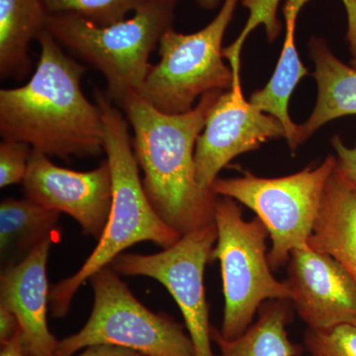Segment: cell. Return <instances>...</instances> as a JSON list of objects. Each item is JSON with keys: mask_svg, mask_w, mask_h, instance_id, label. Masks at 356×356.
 I'll return each mask as SVG.
<instances>
[{"mask_svg": "<svg viewBox=\"0 0 356 356\" xmlns=\"http://www.w3.org/2000/svg\"><path fill=\"white\" fill-rule=\"evenodd\" d=\"M280 138L286 139L282 124L245 99L241 74H234L232 88L220 95L196 143L199 185L211 191L218 175L234 159Z\"/></svg>", "mask_w": 356, "mask_h": 356, "instance_id": "obj_10", "label": "cell"}, {"mask_svg": "<svg viewBox=\"0 0 356 356\" xmlns=\"http://www.w3.org/2000/svg\"><path fill=\"white\" fill-rule=\"evenodd\" d=\"M291 300L264 302L254 324L235 339H225L212 327V341L220 348L217 356H301L303 348L292 343L287 325L293 316Z\"/></svg>", "mask_w": 356, "mask_h": 356, "instance_id": "obj_17", "label": "cell"}, {"mask_svg": "<svg viewBox=\"0 0 356 356\" xmlns=\"http://www.w3.org/2000/svg\"><path fill=\"white\" fill-rule=\"evenodd\" d=\"M222 92L203 95L193 109L182 114L163 113L137 92L119 105L133 129L134 153L144 173L147 197L181 236L215 222L218 196L198 184L195 147Z\"/></svg>", "mask_w": 356, "mask_h": 356, "instance_id": "obj_2", "label": "cell"}, {"mask_svg": "<svg viewBox=\"0 0 356 356\" xmlns=\"http://www.w3.org/2000/svg\"><path fill=\"white\" fill-rule=\"evenodd\" d=\"M298 15L294 13H284L286 31L277 65L268 83L264 88L254 91L250 99L257 109L273 115L280 121L286 131L287 143L293 153L298 149L299 125L292 121L288 106L293 91L301 79L308 74V70L302 63L295 44V28Z\"/></svg>", "mask_w": 356, "mask_h": 356, "instance_id": "obj_19", "label": "cell"}, {"mask_svg": "<svg viewBox=\"0 0 356 356\" xmlns=\"http://www.w3.org/2000/svg\"><path fill=\"white\" fill-rule=\"evenodd\" d=\"M37 69L20 88L0 90V134L19 140L48 156L70 161L104 151L102 109L81 89L86 67L67 56L44 30Z\"/></svg>", "mask_w": 356, "mask_h": 356, "instance_id": "obj_1", "label": "cell"}, {"mask_svg": "<svg viewBox=\"0 0 356 356\" xmlns=\"http://www.w3.org/2000/svg\"><path fill=\"white\" fill-rule=\"evenodd\" d=\"M337 166L334 156L287 177H218L211 191L254 211L271 240L268 261L273 270L286 266L293 250L308 245L320 213L325 186Z\"/></svg>", "mask_w": 356, "mask_h": 356, "instance_id": "obj_6", "label": "cell"}, {"mask_svg": "<svg viewBox=\"0 0 356 356\" xmlns=\"http://www.w3.org/2000/svg\"><path fill=\"white\" fill-rule=\"evenodd\" d=\"M95 96L96 104L102 111L104 152L111 168V210L97 247L83 266L74 275L51 286V314L57 318L67 315L72 299L81 285L109 266L124 250L142 242L170 248L181 238L159 216L147 197L129 135L127 119L106 95L97 91Z\"/></svg>", "mask_w": 356, "mask_h": 356, "instance_id": "obj_3", "label": "cell"}, {"mask_svg": "<svg viewBox=\"0 0 356 356\" xmlns=\"http://www.w3.org/2000/svg\"><path fill=\"white\" fill-rule=\"evenodd\" d=\"M20 332L17 318L6 309L0 308V343H8Z\"/></svg>", "mask_w": 356, "mask_h": 356, "instance_id": "obj_25", "label": "cell"}, {"mask_svg": "<svg viewBox=\"0 0 356 356\" xmlns=\"http://www.w3.org/2000/svg\"><path fill=\"white\" fill-rule=\"evenodd\" d=\"M350 65L356 69V58H353V60H350Z\"/></svg>", "mask_w": 356, "mask_h": 356, "instance_id": "obj_30", "label": "cell"}, {"mask_svg": "<svg viewBox=\"0 0 356 356\" xmlns=\"http://www.w3.org/2000/svg\"><path fill=\"white\" fill-rule=\"evenodd\" d=\"M243 6L250 10V17L243 28L242 33L233 44L222 51L224 58L228 60L229 67L235 74H241V53L245 39L259 25L266 27L267 38L274 41L281 30L277 18V9L280 0H240Z\"/></svg>", "mask_w": 356, "mask_h": 356, "instance_id": "obj_21", "label": "cell"}, {"mask_svg": "<svg viewBox=\"0 0 356 356\" xmlns=\"http://www.w3.org/2000/svg\"><path fill=\"white\" fill-rule=\"evenodd\" d=\"M304 344L312 356H356V323L329 329L308 327Z\"/></svg>", "mask_w": 356, "mask_h": 356, "instance_id": "obj_22", "label": "cell"}, {"mask_svg": "<svg viewBox=\"0 0 356 356\" xmlns=\"http://www.w3.org/2000/svg\"><path fill=\"white\" fill-rule=\"evenodd\" d=\"M74 356V355H72ZM76 356H145L137 351L120 348V346H109V344H97L84 348L81 355Z\"/></svg>", "mask_w": 356, "mask_h": 356, "instance_id": "obj_26", "label": "cell"}, {"mask_svg": "<svg viewBox=\"0 0 356 356\" xmlns=\"http://www.w3.org/2000/svg\"><path fill=\"white\" fill-rule=\"evenodd\" d=\"M311 58L315 65L318 99L305 123L299 125L298 147L327 122L356 115V69L337 58L324 39L313 37Z\"/></svg>", "mask_w": 356, "mask_h": 356, "instance_id": "obj_15", "label": "cell"}, {"mask_svg": "<svg viewBox=\"0 0 356 356\" xmlns=\"http://www.w3.org/2000/svg\"><path fill=\"white\" fill-rule=\"evenodd\" d=\"M142 2H159V3L175 4L177 0H140Z\"/></svg>", "mask_w": 356, "mask_h": 356, "instance_id": "obj_29", "label": "cell"}, {"mask_svg": "<svg viewBox=\"0 0 356 356\" xmlns=\"http://www.w3.org/2000/svg\"><path fill=\"white\" fill-rule=\"evenodd\" d=\"M60 213L29 199L8 197L0 203V257L4 266L25 259L46 238L55 236Z\"/></svg>", "mask_w": 356, "mask_h": 356, "instance_id": "obj_18", "label": "cell"}, {"mask_svg": "<svg viewBox=\"0 0 356 356\" xmlns=\"http://www.w3.org/2000/svg\"><path fill=\"white\" fill-rule=\"evenodd\" d=\"M197 2L201 8L211 10V9H215L218 6H222L224 0H197Z\"/></svg>", "mask_w": 356, "mask_h": 356, "instance_id": "obj_28", "label": "cell"}, {"mask_svg": "<svg viewBox=\"0 0 356 356\" xmlns=\"http://www.w3.org/2000/svg\"><path fill=\"white\" fill-rule=\"evenodd\" d=\"M89 281L95 293L90 316L81 331L58 341L56 356H72L97 344L120 346L145 356H195L184 327L170 316L143 305L111 266Z\"/></svg>", "mask_w": 356, "mask_h": 356, "instance_id": "obj_8", "label": "cell"}, {"mask_svg": "<svg viewBox=\"0 0 356 356\" xmlns=\"http://www.w3.org/2000/svg\"><path fill=\"white\" fill-rule=\"evenodd\" d=\"M43 0H0V76L23 79L31 70L29 47L46 29Z\"/></svg>", "mask_w": 356, "mask_h": 356, "instance_id": "obj_16", "label": "cell"}, {"mask_svg": "<svg viewBox=\"0 0 356 356\" xmlns=\"http://www.w3.org/2000/svg\"><path fill=\"white\" fill-rule=\"evenodd\" d=\"M175 4L142 2L131 18L102 26L76 14H50L46 30L77 58L96 67L107 83V97L120 105L140 92L153 65L149 58L172 28Z\"/></svg>", "mask_w": 356, "mask_h": 356, "instance_id": "obj_4", "label": "cell"}, {"mask_svg": "<svg viewBox=\"0 0 356 356\" xmlns=\"http://www.w3.org/2000/svg\"><path fill=\"white\" fill-rule=\"evenodd\" d=\"M25 198L49 210L65 213L86 236L99 240L112 204V175L107 159L89 172L60 168L33 149L24 181Z\"/></svg>", "mask_w": 356, "mask_h": 356, "instance_id": "obj_11", "label": "cell"}, {"mask_svg": "<svg viewBox=\"0 0 356 356\" xmlns=\"http://www.w3.org/2000/svg\"><path fill=\"white\" fill-rule=\"evenodd\" d=\"M217 241L215 222L182 236L172 247L154 254H122L110 266L125 276H144L166 288L184 316L195 356H216L206 300L204 271Z\"/></svg>", "mask_w": 356, "mask_h": 356, "instance_id": "obj_9", "label": "cell"}, {"mask_svg": "<svg viewBox=\"0 0 356 356\" xmlns=\"http://www.w3.org/2000/svg\"><path fill=\"white\" fill-rule=\"evenodd\" d=\"M238 2L224 0L216 17L197 32L166 30L159 43L161 60L149 70L140 95L163 113L182 114L203 95L229 90L234 74L222 44Z\"/></svg>", "mask_w": 356, "mask_h": 356, "instance_id": "obj_7", "label": "cell"}, {"mask_svg": "<svg viewBox=\"0 0 356 356\" xmlns=\"http://www.w3.org/2000/svg\"><path fill=\"white\" fill-rule=\"evenodd\" d=\"M308 245L341 262L356 284V186L337 166Z\"/></svg>", "mask_w": 356, "mask_h": 356, "instance_id": "obj_14", "label": "cell"}, {"mask_svg": "<svg viewBox=\"0 0 356 356\" xmlns=\"http://www.w3.org/2000/svg\"><path fill=\"white\" fill-rule=\"evenodd\" d=\"M332 145L336 151L337 168L356 186V147L346 146L339 136H334Z\"/></svg>", "mask_w": 356, "mask_h": 356, "instance_id": "obj_24", "label": "cell"}, {"mask_svg": "<svg viewBox=\"0 0 356 356\" xmlns=\"http://www.w3.org/2000/svg\"><path fill=\"white\" fill-rule=\"evenodd\" d=\"M217 241L211 261L221 266L225 339H235L252 324L255 313L269 300H291L285 281L274 277L266 254L268 231L255 217L243 219L235 200L218 196L215 208Z\"/></svg>", "mask_w": 356, "mask_h": 356, "instance_id": "obj_5", "label": "cell"}, {"mask_svg": "<svg viewBox=\"0 0 356 356\" xmlns=\"http://www.w3.org/2000/svg\"><path fill=\"white\" fill-rule=\"evenodd\" d=\"M0 356H25L24 351H23L21 332H18L10 341L1 346Z\"/></svg>", "mask_w": 356, "mask_h": 356, "instance_id": "obj_27", "label": "cell"}, {"mask_svg": "<svg viewBox=\"0 0 356 356\" xmlns=\"http://www.w3.org/2000/svg\"><path fill=\"white\" fill-rule=\"evenodd\" d=\"M33 149L19 140L3 139L0 144V187L23 184Z\"/></svg>", "mask_w": 356, "mask_h": 356, "instance_id": "obj_23", "label": "cell"}, {"mask_svg": "<svg viewBox=\"0 0 356 356\" xmlns=\"http://www.w3.org/2000/svg\"><path fill=\"white\" fill-rule=\"evenodd\" d=\"M49 14H76L95 24L107 26L126 19L140 0H43Z\"/></svg>", "mask_w": 356, "mask_h": 356, "instance_id": "obj_20", "label": "cell"}, {"mask_svg": "<svg viewBox=\"0 0 356 356\" xmlns=\"http://www.w3.org/2000/svg\"><path fill=\"white\" fill-rule=\"evenodd\" d=\"M54 241L55 236L46 238L23 261L4 266L0 274V308L17 318L25 356H56L60 341L47 322V264Z\"/></svg>", "mask_w": 356, "mask_h": 356, "instance_id": "obj_13", "label": "cell"}, {"mask_svg": "<svg viewBox=\"0 0 356 356\" xmlns=\"http://www.w3.org/2000/svg\"><path fill=\"white\" fill-rule=\"evenodd\" d=\"M295 310L308 327L356 323V284L332 255L306 247L293 250L285 280Z\"/></svg>", "mask_w": 356, "mask_h": 356, "instance_id": "obj_12", "label": "cell"}]
</instances>
